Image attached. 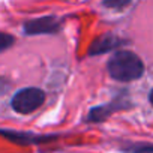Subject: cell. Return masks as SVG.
I'll return each mask as SVG.
<instances>
[{"mask_svg": "<svg viewBox=\"0 0 153 153\" xmlns=\"http://www.w3.org/2000/svg\"><path fill=\"white\" fill-rule=\"evenodd\" d=\"M108 72L114 80L134 81L143 75L144 65L137 54L131 51H119L110 59Z\"/></svg>", "mask_w": 153, "mask_h": 153, "instance_id": "cell-1", "label": "cell"}, {"mask_svg": "<svg viewBox=\"0 0 153 153\" xmlns=\"http://www.w3.org/2000/svg\"><path fill=\"white\" fill-rule=\"evenodd\" d=\"M131 3V0H104V5L111 9H123Z\"/></svg>", "mask_w": 153, "mask_h": 153, "instance_id": "cell-5", "label": "cell"}, {"mask_svg": "<svg viewBox=\"0 0 153 153\" xmlns=\"http://www.w3.org/2000/svg\"><path fill=\"white\" fill-rule=\"evenodd\" d=\"M44 101H45V95L42 90L29 87V89H23L15 93V96L12 98V108L17 113L29 114L38 110L44 104Z\"/></svg>", "mask_w": 153, "mask_h": 153, "instance_id": "cell-2", "label": "cell"}, {"mask_svg": "<svg viewBox=\"0 0 153 153\" xmlns=\"http://www.w3.org/2000/svg\"><path fill=\"white\" fill-rule=\"evenodd\" d=\"M26 32L29 35H38V33H54L59 29V23L53 17L39 18L35 21H30L26 24Z\"/></svg>", "mask_w": 153, "mask_h": 153, "instance_id": "cell-3", "label": "cell"}, {"mask_svg": "<svg viewBox=\"0 0 153 153\" xmlns=\"http://www.w3.org/2000/svg\"><path fill=\"white\" fill-rule=\"evenodd\" d=\"M117 44H119V39H116V38H113V36H102V38H99L98 41H95V44H93L92 48H90V54L105 53V51L114 48Z\"/></svg>", "mask_w": 153, "mask_h": 153, "instance_id": "cell-4", "label": "cell"}, {"mask_svg": "<svg viewBox=\"0 0 153 153\" xmlns=\"http://www.w3.org/2000/svg\"><path fill=\"white\" fill-rule=\"evenodd\" d=\"M150 102H152V105H153V90L150 92Z\"/></svg>", "mask_w": 153, "mask_h": 153, "instance_id": "cell-7", "label": "cell"}, {"mask_svg": "<svg viewBox=\"0 0 153 153\" xmlns=\"http://www.w3.org/2000/svg\"><path fill=\"white\" fill-rule=\"evenodd\" d=\"M14 44V38L11 35L6 33H0V51H3L6 48H9Z\"/></svg>", "mask_w": 153, "mask_h": 153, "instance_id": "cell-6", "label": "cell"}]
</instances>
